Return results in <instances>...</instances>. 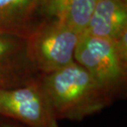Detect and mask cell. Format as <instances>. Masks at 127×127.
<instances>
[{
  "instance_id": "6da1fadb",
  "label": "cell",
  "mask_w": 127,
  "mask_h": 127,
  "mask_svg": "<svg viewBox=\"0 0 127 127\" xmlns=\"http://www.w3.org/2000/svg\"><path fill=\"white\" fill-rule=\"evenodd\" d=\"M40 81L57 120L80 121L111 104L113 98L75 61L41 74Z\"/></svg>"
},
{
  "instance_id": "7a4b0ae2",
  "label": "cell",
  "mask_w": 127,
  "mask_h": 127,
  "mask_svg": "<svg viewBox=\"0 0 127 127\" xmlns=\"http://www.w3.org/2000/svg\"><path fill=\"white\" fill-rule=\"evenodd\" d=\"M74 61L84 68L114 99L126 88L127 60L116 49L113 40L80 35Z\"/></svg>"
},
{
  "instance_id": "3957f363",
  "label": "cell",
  "mask_w": 127,
  "mask_h": 127,
  "mask_svg": "<svg viewBox=\"0 0 127 127\" xmlns=\"http://www.w3.org/2000/svg\"><path fill=\"white\" fill-rule=\"evenodd\" d=\"M79 36L56 19L43 20L26 39L27 58L40 74L59 70L74 61Z\"/></svg>"
},
{
  "instance_id": "277c9868",
  "label": "cell",
  "mask_w": 127,
  "mask_h": 127,
  "mask_svg": "<svg viewBox=\"0 0 127 127\" xmlns=\"http://www.w3.org/2000/svg\"><path fill=\"white\" fill-rule=\"evenodd\" d=\"M40 77L21 87L0 90V116L27 127H58Z\"/></svg>"
},
{
  "instance_id": "5b68a950",
  "label": "cell",
  "mask_w": 127,
  "mask_h": 127,
  "mask_svg": "<svg viewBox=\"0 0 127 127\" xmlns=\"http://www.w3.org/2000/svg\"><path fill=\"white\" fill-rule=\"evenodd\" d=\"M40 76L27 58L26 39L0 34V90L26 85Z\"/></svg>"
},
{
  "instance_id": "8992f818",
  "label": "cell",
  "mask_w": 127,
  "mask_h": 127,
  "mask_svg": "<svg viewBox=\"0 0 127 127\" xmlns=\"http://www.w3.org/2000/svg\"><path fill=\"white\" fill-rule=\"evenodd\" d=\"M44 0H0V34L27 39L40 21Z\"/></svg>"
},
{
  "instance_id": "52a82bcc",
  "label": "cell",
  "mask_w": 127,
  "mask_h": 127,
  "mask_svg": "<svg viewBox=\"0 0 127 127\" xmlns=\"http://www.w3.org/2000/svg\"><path fill=\"white\" fill-rule=\"evenodd\" d=\"M127 31V5L116 0H99L85 34L115 40Z\"/></svg>"
},
{
  "instance_id": "ba28073f",
  "label": "cell",
  "mask_w": 127,
  "mask_h": 127,
  "mask_svg": "<svg viewBox=\"0 0 127 127\" xmlns=\"http://www.w3.org/2000/svg\"><path fill=\"white\" fill-rule=\"evenodd\" d=\"M99 0H44L43 11L73 32L82 35Z\"/></svg>"
},
{
  "instance_id": "9c48e42d",
  "label": "cell",
  "mask_w": 127,
  "mask_h": 127,
  "mask_svg": "<svg viewBox=\"0 0 127 127\" xmlns=\"http://www.w3.org/2000/svg\"><path fill=\"white\" fill-rule=\"evenodd\" d=\"M0 127H23L18 125V123L13 122L12 121H7L3 119H0Z\"/></svg>"
},
{
  "instance_id": "30bf717a",
  "label": "cell",
  "mask_w": 127,
  "mask_h": 127,
  "mask_svg": "<svg viewBox=\"0 0 127 127\" xmlns=\"http://www.w3.org/2000/svg\"><path fill=\"white\" fill-rule=\"evenodd\" d=\"M116 1L121 2V3L125 4V5H127V0H116Z\"/></svg>"
}]
</instances>
